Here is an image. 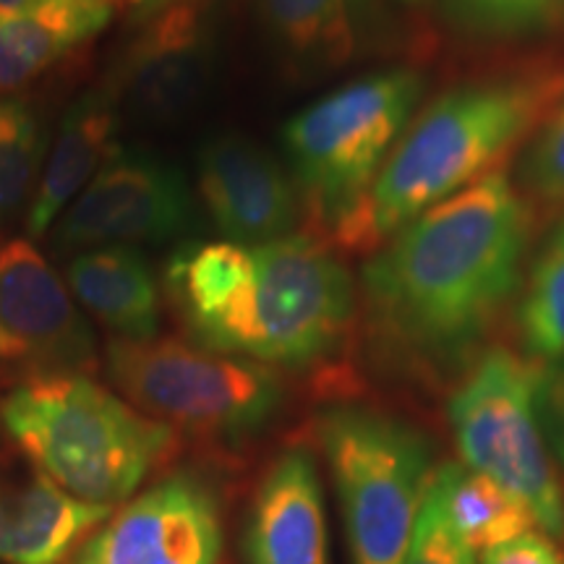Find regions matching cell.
Here are the masks:
<instances>
[{"label":"cell","mask_w":564,"mask_h":564,"mask_svg":"<svg viewBox=\"0 0 564 564\" xmlns=\"http://www.w3.org/2000/svg\"><path fill=\"white\" fill-rule=\"evenodd\" d=\"M162 291L192 343L262 366L306 369L348 335L356 282L322 238L272 243H183Z\"/></svg>","instance_id":"6da1fadb"},{"label":"cell","mask_w":564,"mask_h":564,"mask_svg":"<svg viewBox=\"0 0 564 564\" xmlns=\"http://www.w3.org/2000/svg\"><path fill=\"white\" fill-rule=\"evenodd\" d=\"M528 209L502 171L403 225L361 270L371 314L419 350L476 343L520 280Z\"/></svg>","instance_id":"7a4b0ae2"},{"label":"cell","mask_w":564,"mask_h":564,"mask_svg":"<svg viewBox=\"0 0 564 564\" xmlns=\"http://www.w3.org/2000/svg\"><path fill=\"white\" fill-rule=\"evenodd\" d=\"M564 95V74L533 70L463 84L444 91L411 121L335 246L377 251L403 225L470 183L499 171V162Z\"/></svg>","instance_id":"3957f363"},{"label":"cell","mask_w":564,"mask_h":564,"mask_svg":"<svg viewBox=\"0 0 564 564\" xmlns=\"http://www.w3.org/2000/svg\"><path fill=\"white\" fill-rule=\"evenodd\" d=\"M0 421L40 474L91 505L116 507L175 449V432L87 373L37 371L13 387Z\"/></svg>","instance_id":"277c9868"},{"label":"cell","mask_w":564,"mask_h":564,"mask_svg":"<svg viewBox=\"0 0 564 564\" xmlns=\"http://www.w3.org/2000/svg\"><path fill=\"white\" fill-rule=\"evenodd\" d=\"M421 91L419 70L384 68L343 84L282 126L303 209L327 238L371 192L413 121Z\"/></svg>","instance_id":"5b68a950"},{"label":"cell","mask_w":564,"mask_h":564,"mask_svg":"<svg viewBox=\"0 0 564 564\" xmlns=\"http://www.w3.org/2000/svg\"><path fill=\"white\" fill-rule=\"evenodd\" d=\"M105 366L133 408L204 440L232 442L262 432L285 403V384L270 366L178 337H110Z\"/></svg>","instance_id":"8992f818"},{"label":"cell","mask_w":564,"mask_h":564,"mask_svg":"<svg viewBox=\"0 0 564 564\" xmlns=\"http://www.w3.org/2000/svg\"><path fill=\"white\" fill-rule=\"evenodd\" d=\"M316 432L340 499L350 564H403L432 481L423 436L358 405L324 411Z\"/></svg>","instance_id":"52a82bcc"},{"label":"cell","mask_w":564,"mask_h":564,"mask_svg":"<svg viewBox=\"0 0 564 564\" xmlns=\"http://www.w3.org/2000/svg\"><path fill=\"white\" fill-rule=\"evenodd\" d=\"M539 369L505 348L489 350L453 392L447 415L463 465L505 486L541 531L564 539V494L535 413Z\"/></svg>","instance_id":"ba28073f"},{"label":"cell","mask_w":564,"mask_h":564,"mask_svg":"<svg viewBox=\"0 0 564 564\" xmlns=\"http://www.w3.org/2000/svg\"><path fill=\"white\" fill-rule=\"evenodd\" d=\"M194 196L178 167L158 154L116 147L100 173L55 223L63 251L162 243L192 225Z\"/></svg>","instance_id":"9c48e42d"},{"label":"cell","mask_w":564,"mask_h":564,"mask_svg":"<svg viewBox=\"0 0 564 564\" xmlns=\"http://www.w3.org/2000/svg\"><path fill=\"white\" fill-rule=\"evenodd\" d=\"M223 541L217 497L181 470L112 510L74 564H220Z\"/></svg>","instance_id":"30bf717a"},{"label":"cell","mask_w":564,"mask_h":564,"mask_svg":"<svg viewBox=\"0 0 564 564\" xmlns=\"http://www.w3.org/2000/svg\"><path fill=\"white\" fill-rule=\"evenodd\" d=\"M212 40L199 0H183L144 21L108 89L118 108L147 126L178 123L202 100Z\"/></svg>","instance_id":"8fae6325"},{"label":"cell","mask_w":564,"mask_h":564,"mask_svg":"<svg viewBox=\"0 0 564 564\" xmlns=\"http://www.w3.org/2000/svg\"><path fill=\"white\" fill-rule=\"evenodd\" d=\"M0 329L51 373L97 369V340L61 274L24 238L0 243Z\"/></svg>","instance_id":"7c38bea8"},{"label":"cell","mask_w":564,"mask_h":564,"mask_svg":"<svg viewBox=\"0 0 564 564\" xmlns=\"http://www.w3.org/2000/svg\"><path fill=\"white\" fill-rule=\"evenodd\" d=\"M196 167L204 207L228 243L259 246L299 232V186L257 141L223 133L202 147Z\"/></svg>","instance_id":"4fadbf2b"},{"label":"cell","mask_w":564,"mask_h":564,"mask_svg":"<svg viewBox=\"0 0 564 564\" xmlns=\"http://www.w3.org/2000/svg\"><path fill=\"white\" fill-rule=\"evenodd\" d=\"M249 564H329L327 510L308 447L274 457L253 494L246 525Z\"/></svg>","instance_id":"5bb4252c"},{"label":"cell","mask_w":564,"mask_h":564,"mask_svg":"<svg viewBox=\"0 0 564 564\" xmlns=\"http://www.w3.org/2000/svg\"><path fill=\"white\" fill-rule=\"evenodd\" d=\"M112 510L70 497L40 470L0 474V562L63 564Z\"/></svg>","instance_id":"9a60e30c"},{"label":"cell","mask_w":564,"mask_h":564,"mask_svg":"<svg viewBox=\"0 0 564 564\" xmlns=\"http://www.w3.org/2000/svg\"><path fill=\"white\" fill-rule=\"evenodd\" d=\"M121 108L108 87L84 91L63 112L61 131L51 154H45L37 192L26 209V232L45 236L61 212L79 196L116 152Z\"/></svg>","instance_id":"2e32d148"},{"label":"cell","mask_w":564,"mask_h":564,"mask_svg":"<svg viewBox=\"0 0 564 564\" xmlns=\"http://www.w3.org/2000/svg\"><path fill=\"white\" fill-rule=\"evenodd\" d=\"M68 291L118 340H154L162 291L154 272L131 246L82 251L68 264Z\"/></svg>","instance_id":"e0dca14e"},{"label":"cell","mask_w":564,"mask_h":564,"mask_svg":"<svg viewBox=\"0 0 564 564\" xmlns=\"http://www.w3.org/2000/svg\"><path fill=\"white\" fill-rule=\"evenodd\" d=\"M110 0H40L19 13H0V91H19L97 37L112 21Z\"/></svg>","instance_id":"ac0fdd59"},{"label":"cell","mask_w":564,"mask_h":564,"mask_svg":"<svg viewBox=\"0 0 564 564\" xmlns=\"http://www.w3.org/2000/svg\"><path fill=\"white\" fill-rule=\"evenodd\" d=\"M267 30L299 68L335 70L356 58L352 0H257Z\"/></svg>","instance_id":"d6986e66"},{"label":"cell","mask_w":564,"mask_h":564,"mask_svg":"<svg viewBox=\"0 0 564 564\" xmlns=\"http://www.w3.org/2000/svg\"><path fill=\"white\" fill-rule=\"evenodd\" d=\"M432 486L440 494L449 523L476 554L502 546L535 528L533 512L514 494L468 465H440L432 470Z\"/></svg>","instance_id":"ffe728a7"},{"label":"cell","mask_w":564,"mask_h":564,"mask_svg":"<svg viewBox=\"0 0 564 564\" xmlns=\"http://www.w3.org/2000/svg\"><path fill=\"white\" fill-rule=\"evenodd\" d=\"M518 322L539 366H564V217L531 267Z\"/></svg>","instance_id":"44dd1931"},{"label":"cell","mask_w":564,"mask_h":564,"mask_svg":"<svg viewBox=\"0 0 564 564\" xmlns=\"http://www.w3.org/2000/svg\"><path fill=\"white\" fill-rule=\"evenodd\" d=\"M45 165V133L24 102L0 100V228L30 207Z\"/></svg>","instance_id":"7402d4cb"},{"label":"cell","mask_w":564,"mask_h":564,"mask_svg":"<svg viewBox=\"0 0 564 564\" xmlns=\"http://www.w3.org/2000/svg\"><path fill=\"white\" fill-rule=\"evenodd\" d=\"M457 17L491 34H528L562 17V0H453Z\"/></svg>","instance_id":"603a6c76"},{"label":"cell","mask_w":564,"mask_h":564,"mask_svg":"<svg viewBox=\"0 0 564 564\" xmlns=\"http://www.w3.org/2000/svg\"><path fill=\"white\" fill-rule=\"evenodd\" d=\"M520 181L539 202L564 207V102L525 150Z\"/></svg>","instance_id":"cb8c5ba5"},{"label":"cell","mask_w":564,"mask_h":564,"mask_svg":"<svg viewBox=\"0 0 564 564\" xmlns=\"http://www.w3.org/2000/svg\"><path fill=\"white\" fill-rule=\"evenodd\" d=\"M403 564H478L474 549L449 523L432 481L423 497L419 523H415L411 549H408Z\"/></svg>","instance_id":"d4e9b609"},{"label":"cell","mask_w":564,"mask_h":564,"mask_svg":"<svg viewBox=\"0 0 564 564\" xmlns=\"http://www.w3.org/2000/svg\"><path fill=\"white\" fill-rule=\"evenodd\" d=\"M535 413L546 447L564 468V366H541L535 387Z\"/></svg>","instance_id":"484cf974"},{"label":"cell","mask_w":564,"mask_h":564,"mask_svg":"<svg viewBox=\"0 0 564 564\" xmlns=\"http://www.w3.org/2000/svg\"><path fill=\"white\" fill-rule=\"evenodd\" d=\"M481 564H564V554L556 541L546 539L544 533L528 531L502 546L484 552Z\"/></svg>","instance_id":"4316f807"},{"label":"cell","mask_w":564,"mask_h":564,"mask_svg":"<svg viewBox=\"0 0 564 564\" xmlns=\"http://www.w3.org/2000/svg\"><path fill=\"white\" fill-rule=\"evenodd\" d=\"M175 3H183V0H139L137 9L131 11V19L137 21V24H144V21H150L162 13L165 9H171Z\"/></svg>","instance_id":"83f0119b"},{"label":"cell","mask_w":564,"mask_h":564,"mask_svg":"<svg viewBox=\"0 0 564 564\" xmlns=\"http://www.w3.org/2000/svg\"><path fill=\"white\" fill-rule=\"evenodd\" d=\"M24 356V348L13 340V337L6 333V329H0V358H21Z\"/></svg>","instance_id":"f1b7e54d"},{"label":"cell","mask_w":564,"mask_h":564,"mask_svg":"<svg viewBox=\"0 0 564 564\" xmlns=\"http://www.w3.org/2000/svg\"><path fill=\"white\" fill-rule=\"evenodd\" d=\"M40 0H0V13H19L37 6Z\"/></svg>","instance_id":"f546056e"},{"label":"cell","mask_w":564,"mask_h":564,"mask_svg":"<svg viewBox=\"0 0 564 564\" xmlns=\"http://www.w3.org/2000/svg\"><path fill=\"white\" fill-rule=\"evenodd\" d=\"M110 3L116 6V9H118V6H131V11H133L139 6V0H110Z\"/></svg>","instance_id":"4dcf8cb0"},{"label":"cell","mask_w":564,"mask_h":564,"mask_svg":"<svg viewBox=\"0 0 564 564\" xmlns=\"http://www.w3.org/2000/svg\"><path fill=\"white\" fill-rule=\"evenodd\" d=\"M411 3H415V0H411Z\"/></svg>","instance_id":"1f68e13d"}]
</instances>
